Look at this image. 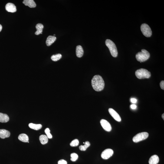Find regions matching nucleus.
<instances>
[{
    "label": "nucleus",
    "instance_id": "14",
    "mask_svg": "<svg viewBox=\"0 0 164 164\" xmlns=\"http://www.w3.org/2000/svg\"><path fill=\"white\" fill-rule=\"evenodd\" d=\"M159 161V157L157 155H152L149 159V164H157Z\"/></svg>",
    "mask_w": 164,
    "mask_h": 164
},
{
    "label": "nucleus",
    "instance_id": "4",
    "mask_svg": "<svg viewBox=\"0 0 164 164\" xmlns=\"http://www.w3.org/2000/svg\"><path fill=\"white\" fill-rule=\"evenodd\" d=\"M135 75L139 79L148 78L151 77L150 72L146 69L141 68L136 70Z\"/></svg>",
    "mask_w": 164,
    "mask_h": 164
},
{
    "label": "nucleus",
    "instance_id": "6",
    "mask_svg": "<svg viewBox=\"0 0 164 164\" xmlns=\"http://www.w3.org/2000/svg\"><path fill=\"white\" fill-rule=\"evenodd\" d=\"M149 136V134L146 132H142L137 134L133 138V141L135 143H138L142 140H145Z\"/></svg>",
    "mask_w": 164,
    "mask_h": 164
},
{
    "label": "nucleus",
    "instance_id": "24",
    "mask_svg": "<svg viewBox=\"0 0 164 164\" xmlns=\"http://www.w3.org/2000/svg\"><path fill=\"white\" fill-rule=\"evenodd\" d=\"M79 144V142L78 139H75L72 141L70 144V145L71 146H78Z\"/></svg>",
    "mask_w": 164,
    "mask_h": 164
},
{
    "label": "nucleus",
    "instance_id": "26",
    "mask_svg": "<svg viewBox=\"0 0 164 164\" xmlns=\"http://www.w3.org/2000/svg\"><path fill=\"white\" fill-rule=\"evenodd\" d=\"M58 164H67V162L64 159H61L59 160L58 162Z\"/></svg>",
    "mask_w": 164,
    "mask_h": 164
},
{
    "label": "nucleus",
    "instance_id": "3",
    "mask_svg": "<svg viewBox=\"0 0 164 164\" xmlns=\"http://www.w3.org/2000/svg\"><path fill=\"white\" fill-rule=\"evenodd\" d=\"M106 44L110 51L112 55L114 57L117 56L118 52L117 48L115 43L109 39H107L105 42Z\"/></svg>",
    "mask_w": 164,
    "mask_h": 164
},
{
    "label": "nucleus",
    "instance_id": "7",
    "mask_svg": "<svg viewBox=\"0 0 164 164\" xmlns=\"http://www.w3.org/2000/svg\"><path fill=\"white\" fill-rule=\"evenodd\" d=\"M113 151L112 149H106L102 152L101 157L103 159H109V158L113 156Z\"/></svg>",
    "mask_w": 164,
    "mask_h": 164
},
{
    "label": "nucleus",
    "instance_id": "31",
    "mask_svg": "<svg viewBox=\"0 0 164 164\" xmlns=\"http://www.w3.org/2000/svg\"><path fill=\"white\" fill-rule=\"evenodd\" d=\"M162 119H163V120H164V113L162 114Z\"/></svg>",
    "mask_w": 164,
    "mask_h": 164
},
{
    "label": "nucleus",
    "instance_id": "5",
    "mask_svg": "<svg viewBox=\"0 0 164 164\" xmlns=\"http://www.w3.org/2000/svg\"><path fill=\"white\" fill-rule=\"evenodd\" d=\"M141 30L143 35L146 37L151 36L152 31L149 26L146 24H142L141 26Z\"/></svg>",
    "mask_w": 164,
    "mask_h": 164
},
{
    "label": "nucleus",
    "instance_id": "20",
    "mask_svg": "<svg viewBox=\"0 0 164 164\" xmlns=\"http://www.w3.org/2000/svg\"><path fill=\"white\" fill-rule=\"evenodd\" d=\"M39 140L42 144H45L48 142V138L46 135H41L39 137Z\"/></svg>",
    "mask_w": 164,
    "mask_h": 164
},
{
    "label": "nucleus",
    "instance_id": "8",
    "mask_svg": "<svg viewBox=\"0 0 164 164\" xmlns=\"http://www.w3.org/2000/svg\"><path fill=\"white\" fill-rule=\"evenodd\" d=\"M100 122L102 127L105 130L108 132H110L112 130L111 125L107 120L104 119H102L101 120Z\"/></svg>",
    "mask_w": 164,
    "mask_h": 164
},
{
    "label": "nucleus",
    "instance_id": "10",
    "mask_svg": "<svg viewBox=\"0 0 164 164\" xmlns=\"http://www.w3.org/2000/svg\"><path fill=\"white\" fill-rule=\"evenodd\" d=\"M6 10L8 12L14 13L17 11L16 7L14 4L11 3L7 4L5 7Z\"/></svg>",
    "mask_w": 164,
    "mask_h": 164
},
{
    "label": "nucleus",
    "instance_id": "29",
    "mask_svg": "<svg viewBox=\"0 0 164 164\" xmlns=\"http://www.w3.org/2000/svg\"><path fill=\"white\" fill-rule=\"evenodd\" d=\"M130 107L132 109H135L136 108L137 106L135 104H132L130 106Z\"/></svg>",
    "mask_w": 164,
    "mask_h": 164
},
{
    "label": "nucleus",
    "instance_id": "16",
    "mask_svg": "<svg viewBox=\"0 0 164 164\" xmlns=\"http://www.w3.org/2000/svg\"><path fill=\"white\" fill-rule=\"evenodd\" d=\"M9 120V118L8 115L5 114L0 113V122L7 123Z\"/></svg>",
    "mask_w": 164,
    "mask_h": 164
},
{
    "label": "nucleus",
    "instance_id": "27",
    "mask_svg": "<svg viewBox=\"0 0 164 164\" xmlns=\"http://www.w3.org/2000/svg\"><path fill=\"white\" fill-rule=\"evenodd\" d=\"M160 86L161 89L162 90H164V80H162L161 81L160 83Z\"/></svg>",
    "mask_w": 164,
    "mask_h": 164
},
{
    "label": "nucleus",
    "instance_id": "23",
    "mask_svg": "<svg viewBox=\"0 0 164 164\" xmlns=\"http://www.w3.org/2000/svg\"><path fill=\"white\" fill-rule=\"evenodd\" d=\"M70 157H71V160L73 162L75 161L78 159V156L77 154L75 153H73L70 154Z\"/></svg>",
    "mask_w": 164,
    "mask_h": 164
},
{
    "label": "nucleus",
    "instance_id": "33",
    "mask_svg": "<svg viewBox=\"0 0 164 164\" xmlns=\"http://www.w3.org/2000/svg\"><path fill=\"white\" fill-rule=\"evenodd\" d=\"M54 35L55 36V34H54Z\"/></svg>",
    "mask_w": 164,
    "mask_h": 164
},
{
    "label": "nucleus",
    "instance_id": "15",
    "mask_svg": "<svg viewBox=\"0 0 164 164\" xmlns=\"http://www.w3.org/2000/svg\"><path fill=\"white\" fill-rule=\"evenodd\" d=\"M56 39V37L54 36H49L47 37L46 41V44L48 46H51L52 44H53Z\"/></svg>",
    "mask_w": 164,
    "mask_h": 164
},
{
    "label": "nucleus",
    "instance_id": "19",
    "mask_svg": "<svg viewBox=\"0 0 164 164\" xmlns=\"http://www.w3.org/2000/svg\"><path fill=\"white\" fill-rule=\"evenodd\" d=\"M29 126L30 128L35 130H38L42 127V125L41 124H35L33 123H30L29 124Z\"/></svg>",
    "mask_w": 164,
    "mask_h": 164
},
{
    "label": "nucleus",
    "instance_id": "11",
    "mask_svg": "<svg viewBox=\"0 0 164 164\" xmlns=\"http://www.w3.org/2000/svg\"><path fill=\"white\" fill-rule=\"evenodd\" d=\"M11 133L8 130L5 129H0V138L4 139L9 137Z\"/></svg>",
    "mask_w": 164,
    "mask_h": 164
},
{
    "label": "nucleus",
    "instance_id": "17",
    "mask_svg": "<svg viewBox=\"0 0 164 164\" xmlns=\"http://www.w3.org/2000/svg\"><path fill=\"white\" fill-rule=\"evenodd\" d=\"M44 27V26L42 24L40 23L37 24L36 26L37 31L35 33V35H38L40 34H42Z\"/></svg>",
    "mask_w": 164,
    "mask_h": 164
},
{
    "label": "nucleus",
    "instance_id": "25",
    "mask_svg": "<svg viewBox=\"0 0 164 164\" xmlns=\"http://www.w3.org/2000/svg\"><path fill=\"white\" fill-rule=\"evenodd\" d=\"M50 131L48 128H47L45 129V132L46 134L47 137H48V138L51 139L52 137V136L51 133H50Z\"/></svg>",
    "mask_w": 164,
    "mask_h": 164
},
{
    "label": "nucleus",
    "instance_id": "30",
    "mask_svg": "<svg viewBox=\"0 0 164 164\" xmlns=\"http://www.w3.org/2000/svg\"><path fill=\"white\" fill-rule=\"evenodd\" d=\"M2 25L0 24V32L2 31Z\"/></svg>",
    "mask_w": 164,
    "mask_h": 164
},
{
    "label": "nucleus",
    "instance_id": "32",
    "mask_svg": "<svg viewBox=\"0 0 164 164\" xmlns=\"http://www.w3.org/2000/svg\"><path fill=\"white\" fill-rule=\"evenodd\" d=\"M28 142V143H29V141H28V142Z\"/></svg>",
    "mask_w": 164,
    "mask_h": 164
},
{
    "label": "nucleus",
    "instance_id": "21",
    "mask_svg": "<svg viewBox=\"0 0 164 164\" xmlns=\"http://www.w3.org/2000/svg\"><path fill=\"white\" fill-rule=\"evenodd\" d=\"M85 144L84 145H80L79 147V149L81 151H85L87 148L89 147L90 146V142L87 141L85 143Z\"/></svg>",
    "mask_w": 164,
    "mask_h": 164
},
{
    "label": "nucleus",
    "instance_id": "22",
    "mask_svg": "<svg viewBox=\"0 0 164 164\" xmlns=\"http://www.w3.org/2000/svg\"><path fill=\"white\" fill-rule=\"evenodd\" d=\"M61 54H58L55 55H53L51 57V58L53 61H56L61 59Z\"/></svg>",
    "mask_w": 164,
    "mask_h": 164
},
{
    "label": "nucleus",
    "instance_id": "28",
    "mask_svg": "<svg viewBox=\"0 0 164 164\" xmlns=\"http://www.w3.org/2000/svg\"><path fill=\"white\" fill-rule=\"evenodd\" d=\"M137 101V100L135 98H132L131 99V102L132 103H136Z\"/></svg>",
    "mask_w": 164,
    "mask_h": 164
},
{
    "label": "nucleus",
    "instance_id": "13",
    "mask_svg": "<svg viewBox=\"0 0 164 164\" xmlns=\"http://www.w3.org/2000/svg\"><path fill=\"white\" fill-rule=\"evenodd\" d=\"M76 55L77 57L80 58L83 56L84 51L83 47L80 45L77 46L76 48Z\"/></svg>",
    "mask_w": 164,
    "mask_h": 164
},
{
    "label": "nucleus",
    "instance_id": "18",
    "mask_svg": "<svg viewBox=\"0 0 164 164\" xmlns=\"http://www.w3.org/2000/svg\"><path fill=\"white\" fill-rule=\"evenodd\" d=\"M19 139L21 141L26 143L28 141L29 137L25 134L22 133L20 134L18 137Z\"/></svg>",
    "mask_w": 164,
    "mask_h": 164
},
{
    "label": "nucleus",
    "instance_id": "1",
    "mask_svg": "<svg viewBox=\"0 0 164 164\" xmlns=\"http://www.w3.org/2000/svg\"><path fill=\"white\" fill-rule=\"evenodd\" d=\"M92 85L96 91H102L104 88V80L101 76L99 75H95L92 80Z\"/></svg>",
    "mask_w": 164,
    "mask_h": 164
},
{
    "label": "nucleus",
    "instance_id": "2",
    "mask_svg": "<svg viewBox=\"0 0 164 164\" xmlns=\"http://www.w3.org/2000/svg\"><path fill=\"white\" fill-rule=\"evenodd\" d=\"M150 56L149 53L145 49H142L141 51L139 52L136 55V57L138 61L143 62L148 59Z\"/></svg>",
    "mask_w": 164,
    "mask_h": 164
},
{
    "label": "nucleus",
    "instance_id": "9",
    "mask_svg": "<svg viewBox=\"0 0 164 164\" xmlns=\"http://www.w3.org/2000/svg\"><path fill=\"white\" fill-rule=\"evenodd\" d=\"M109 112L111 115L116 121L119 122L121 121V119L120 116L114 109L112 108H109Z\"/></svg>",
    "mask_w": 164,
    "mask_h": 164
},
{
    "label": "nucleus",
    "instance_id": "12",
    "mask_svg": "<svg viewBox=\"0 0 164 164\" xmlns=\"http://www.w3.org/2000/svg\"><path fill=\"white\" fill-rule=\"evenodd\" d=\"M23 3L26 6H28L30 8H35L36 6L33 0H24Z\"/></svg>",
    "mask_w": 164,
    "mask_h": 164
}]
</instances>
